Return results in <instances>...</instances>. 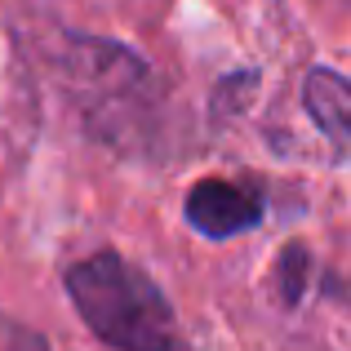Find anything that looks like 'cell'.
<instances>
[{
    "label": "cell",
    "instance_id": "cell-1",
    "mask_svg": "<svg viewBox=\"0 0 351 351\" xmlns=\"http://www.w3.org/2000/svg\"><path fill=\"white\" fill-rule=\"evenodd\" d=\"M58 80L67 107L94 143L116 156H147L160 138L165 94L152 62L107 36L67 32L58 49Z\"/></svg>",
    "mask_w": 351,
    "mask_h": 351
},
{
    "label": "cell",
    "instance_id": "cell-2",
    "mask_svg": "<svg viewBox=\"0 0 351 351\" xmlns=\"http://www.w3.org/2000/svg\"><path fill=\"white\" fill-rule=\"evenodd\" d=\"M62 289H67L76 316L85 329L112 351H182L178 316L165 289L120 258L116 249H98L89 258L62 267Z\"/></svg>",
    "mask_w": 351,
    "mask_h": 351
},
{
    "label": "cell",
    "instance_id": "cell-3",
    "mask_svg": "<svg viewBox=\"0 0 351 351\" xmlns=\"http://www.w3.org/2000/svg\"><path fill=\"white\" fill-rule=\"evenodd\" d=\"M267 214V196L258 182H240V178H200L182 200V218L196 236L205 240H232L245 236L263 223Z\"/></svg>",
    "mask_w": 351,
    "mask_h": 351
},
{
    "label": "cell",
    "instance_id": "cell-4",
    "mask_svg": "<svg viewBox=\"0 0 351 351\" xmlns=\"http://www.w3.org/2000/svg\"><path fill=\"white\" fill-rule=\"evenodd\" d=\"M302 112L334 147H351V80L334 67H311L302 76Z\"/></svg>",
    "mask_w": 351,
    "mask_h": 351
},
{
    "label": "cell",
    "instance_id": "cell-5",
    "mask_svg": "<svg viewBox=\"0 0 351 351\" xmlns=\"http://www.w3.org/2000/svg\"><path fill=\"white\" fill-rule=\"evenodd\" d=\"M307 276H311V254L302 245H285L276 258V289L289 307H298L302 293H307Z\"/></svg>",
    "mask_w": 351,
    "mask_h": 351
},
{
    "label": "cell",
    "instance_id": "cell-6",
    "mask_svg": "<svg viewBox=\"0 0 351 351\" xmlns=\"http://www.w3.org/2000/svg\"><path fill=\"white\" fill-rule=\"evenodd\" d=\"M258 89V67H249V71H232V76H223L218 80V89H214V116L218 120H227V116H236V112H245L249 107V94Z\"/></svg>",
    "mask_w": 351,
    "mask_h": 351
},
{
    "label": "cell",
    "instance_id": "cell-7",
    "mask_svg": "<svg viewBox=\"0 0 351 351\" xmlns=\"http://www.w3.org/2000/svg\"><path fill=\"white\" fill-rule=\"evenodd\" d=\"M5 351H49V338L27 325H5Z\"/></svg>",
    "mask_w": 351,
    "mask_h": 351
}]
</instances>
